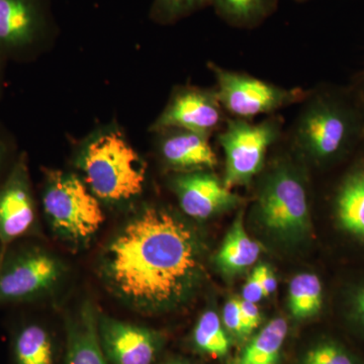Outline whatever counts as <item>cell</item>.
<instances>
[{"instance_id": "cell-1", "label": "cell", "mask_w": 364, "mask_h": 364, "mask_svg": "<svg viewBox=\"0 0 364 364\" xmlns=\"http://www.w3.org/2000/svg\"><path fill=\"white\" fill-rule=\"evenodd\" d=\"M202 245L186 222L164 208H143L102 254L105 284L129 305L158 312L181 305L203 275Z\"/></svg>"}, {"instance_id": "cell-2", "label": "cell", "mask_w": 364, "mask_h": 364, "mask_svg": "<svg viewBox=\"0 0 364 364\" xmlns=\"http://www.w3.org/2000/svg\"><path fill=\"white\" fill-rule=\"evenodd\" d=\"M80 166L85 184L98 200L123 203L143 191L145 163L119 132L93 139L83 150Z\"/></svg>"}, {"instance_id": "cell-3", "label": "cell", "mask_w": 364, "mask_h": 364, "mask_svg": "<svg viewBox=\"0 0 364 364\" xmlns=\"http://www.w3.org/2000/svg\"><path fill=\"white\" fill-rule=\"evenodd\" d=\"M255 214L268 233L282 241L306 238L312 230L305 181L293 165L282 163L261 183Z\"/></svg>"}, {"instance_id": "cell-4", "label": "cell", "mask_w": 364, "mask_h": 364, "mask_svg": "<svg viewBox=\"0 0 364 364\" xmlns=\"http://www.w3.org/2000/svg\"><path fill=\"white\" fill-rule=\"evenodd\" d=\"M43 210L57 234L73 243L90 240L105 222L97 196L74 174L47 170Z\"/></svg>"}, {"instance_id": "cell-5", "label": "cell", "mask_w": 364, "mask_h": 364, "mask_svg": "<svg viewBox=\"0 0 364 364\" xmlns=\"http://www.w3.org/2000/svg\"><path fill=\"white\" fill-rule=\"evenodd\" d=\"M354 112L330 95H316L304 107L294 127L296 146L320 163L335 161L343 156L358 136Z\"/></svg>"}, {"instance_id": "cell-6", "label": "cell", "mask_w": 364, "mask_h": 364, "mask_svg": "<svg viewBox=\"0 0 364 364\" xmlns=\"http://www.w3.org/2000/svg\"><path fill=\"white\" fill-rule=\"evenodd\" d=\"M61 275V264L51 253L36 245H11L0 257V306L36 301L51 291Z\"/></svg>"}, {"instance_id": "cell-7", "label": "cell", "mask_w": 364, "mask_h": 364, "mask_svg": "<svg viewBox=\"0 0 364 364\" xmlns=\"http://www.w3.org/2000/svg\"><path fill=\"white\" fill-rule=\"evenodd\" d=\"M280 133V122L268 119L261 123L234 119L226 123L220 134V145L226 161L224 183L227 188L244 186L259 173L265 156Z\"/></svg>"}, {"instance_id": "cell-8", "label": "cell", "mask_w": 364, "mask_h": 364, "mask_svg": "<svg viewBox=\"0 0 364 364\" xmlns=\"http://www.w3.org/2000/svg\"><path fill=\"white\" fill-rule=\"evenodd\" d=\"M210 67L217 80L215 92L223 109L236 119H248L272 114L306 97L301 88L287 90L248 74L228 70L214 64Z\"/></svg>"}, {"instance_id": "cell-9", "label": "cell", "mask_w": 364, "mask_h": 364, "mask_svg": "<svg viewBox=\"0 0 364 364\" xmlns=\"http://www.w3.org/2000/svg\"><path fill=\"white\" fill-rule=\"evenodd\" d=\"M36 223L37 205L23 152L0 182V257L13 244L32 234Z\"/></svg>"}, {"instance_id": "cell-10", "label": "cell", "mask_w": 364, "mask_h": 364, "mask_svg": "<svg viewBox=\"0 0 364 364\" xmlns=\"http://www.w3.org/2000/svg\"><path fill=\"white\" fill-rule=\"evenodd\" d=\"M48 28L43 0H0V56L23 58L42 42Z\"/></svg>"}, {"instance_id": "cell-11", "label": "cell", "mask_w": 364, "mask_h": 364, "mask_svg": "<svg viewBox=\"0 0 364 364\" xmlns=\"http://www.w3.org/2000/svg\"><path fill=\"white\" fill-rule=\"evenodd\" d=\"M100 343L112 364H153L164 345L161 333L98 316Z\"/></svg>"}, {"instance_id": "cell-12", "label": "cell", "mask_w": 364, "mask_h": 364, "mask_svg": "<svg viewBox=\"0 0 364 364\" xmlns=\"http://www.w3.org/2000/svg\"><path fill=\"white\" fill-rule=\"evenodd\" d=\"M224 112L215 90L183 88L171 98L152 129H181L210 136L222 126Z\"/></svg>"}, {"instance_id": "cell-13", "label": "cell", "mask_w": 364, "mask_h": 364, "mask_svg": "<svg viewBox=\"0 0 364 364\" xmlns=\"http://www.w3.org/2000/svg\"><path fill=\"white\" fill-rule=\"evenodd\" d=\"M172 186L182 210L193 219H208L236 207L241 200L224 181L205 170L178 174Z\"/></svg>"}, {"instance_id": "cell-14", "label": "cell", "mask_w": 364, "mask_h": 364, "mask_svg": "<svg viewBox=\"0 0 364 364\" xmlns=\"http://www.w3.org/2000/svg\"><path fill=\"white\" fill-rule=\"evenodd\" d=\"M160 152L163 160L171 168L181 173L213 169L218 159L208 136L181 129L163 131Z\"/></svg>"}, {"instance_id": "cell-15", "label": "cell", "mask_w": 364, "mask_h": 364, "mask_svg": "<svg viewBox=\"0 0 364 364\" xmlns=\"http://www.w3.org/2000/svg\"><path fill=\"white\" fill-rule=\"evenodd\" d=\"M65 364H109L100 343L97 310L90 301L67 322Z\"/></svg>"}, {"instance_id": "cell-16", "label": "cell", "mask_w": 364, "mask_h": 364, "mask_svg": "<svg viewBox=\"0 0 364 364\" xmlns=\"http://www.w3.org/2000/svg\"><path fill=\"white\" fill-rule=\"evenodd\" d=\"M334 215L340 231L364 245V160L342 179L335 196Z\"/></svg>"}, {"instance_id": "cell-17", "label": "cell", "mask_w": 364, "mask_h": 364, "mask_svg": "<svg viewBox=\"0 0 364 364\" xmlns=\"http://www.w3.org/2000/svg\"><path fill=\"white\" fill-rule=\"evenodd\" d=\"M13 364H54V342L47 328L37 321H23L11 330Z\"/></svg>"}, {"instance_id": "cell-18", "label": "cell", "mask_w": 364, "mask_h": 364, "mask_svg": "<svg viewBox=\"0 0 364 364\" xmlns=\"http://www.w3.org/2000/svg\"><path fill=\"white\" fill-rule=\"evenodd\" d=\"M289 326L282 318H272L246 342L240 354L229 364H280Z\"/></svg>"}, {"instance_id": "cell-19", "label": "cell", "mask_w": 364, "mask_h": 364, "mask_svg": "<svg viewBox=\"0 0 364 364\" xmlns=\"http://www.w3.org/2000/svg\"><path fill=\"white\" fill-rule=\"evenodd\" d=\"M260 253L259 244L248 236L244 228L243 220L239 215L228 232L215 261L225 274L233 275L252 267L259 257Z\"/></svg>"}, {"instance_id": "cell-20", "label": "cell", "mask_w": 364, "mask_h": 364, "mask_svg": "<svg viewBox=\"0 0 364 364\" xmlns=\"http://www.w3.org/2000/svg\"><path fill=\"white\" fill-rule=\"evenodd\" d=\"M324 304V289L321 279L314 273H301L289 287V310L298 320L313 318Z\"/></svg>"}, {"instance_id": "cell-21", "label": "cell", "mask_w": 364, "mask_h": 364, "mask_svg": "<svg viewBox=\"0 0 364 364\" xmlns=\"http://www.w3.org/2000/svg\"><path fill=\"white\" fill-rule=\"evenodd\" d=\"M191 341L196 351L213 358H226L231 350V336L221 318L212 310L203 313L198 318Z\"/></svg>"}, {"instance_id": "cell-22", "label": "cell", "mask_w": 364, "mask_h": 364, "mask_svg": "<svg viewBox=\"0 0 364 364\" xmlns=\"http://www.w3.org/2000/svg\"><path fill=\"white\" fill-rule=\"evenodd\" d=\"M298 364H364V354L344 339L327 335L314 342Z\"/></svg>"}, {"instance_id": "cell-23", "label": "cell", "mask_w": 364, "mask_h": 364, "mask_svg": "<svg viewBox=\"0 0 364 364\" xmlns=\"http://www.w3.org/2000/svg\"><path fill=\"white\" fill-rule=\"evenodd\" d=\"M212 4L228 23L247 28L267 18L274 0H212Z\"/></svg>"}, {"instance_id": "cell-24", "label": "cell", "mask_w": 364, "mask_h": 364, "mask_svg": "<svg viewBox=\"0 0 364 364\" xmlns=\"http://www.w3.org/2000/svg\"><path fill=\"white\" fill-rule=\"evenodd\" d=\"M343 316L352 338L364 345V279L345 289Z\"/></svg>"}, {"instance_id": "cell-25", "label": "cell", "mask_w": 364, "mask_h": 364, "mask_svg": "<svg viewBox=\"0 0 364 364\" xmlns=\"http://www.w3.org/2000/svg\"><path fill=\"white\" fill-rule=\"evenodd\" d=\"M212 4V0H153L151 16L155 21L170 23Z\"/></svg>"}, {"instance_id": "cell-26", "label": "cell", "mask_w": 364, "mask_h": 364, "mask_svg": "<svg viewBox=\"0 0 364 364\" xmlns=\"http://www.w3.org/2000/svg\"><path fill=\"white\" fill-rule=\"evenodd\" d=\"M239 306H240L242 334H243V341L246 343L259 327L261 314L256 304L250 303L245 299H239Z\"/></svg>"}, {"instance_id": "cell-27", "label": "cell", "mask_w": 364, "mask_h": 364, "mask_svg": "<svg viewBox=\"0 0 364 364\" xmlns=\"http://www.w3.org/2000/svg\"><path fill=\"white\" fill-rule=\"evenodd\" d=\"M222 322L230 336L233 337L237 341L244 342L238 299H231L225 305L223 309Z\"/></svg>"}, {"instance_id": "cell-28", "label": "cell", "mask_w": 364, "mask_h": 364, "mask_svg": "<svg viewBox=\"0 0 364 364\" xmlns=\"http://www.w3.org/2000/svg\"><path fill=\"white\" fill-rule=\"evenodd\" d=\"M252 275L259 282L265 296H270L277 291V282L273 272L267 265H259L253 270Z\"/></svg>"}, {"instance_id": "cell-29", "label": "cell", "mask_w": 364, "mask_h": 364, "mask_svg": "<svg viewBox=\"0 0 364 364\" xmlns=\"http://www.w3.org/2000/svg\"><path fill=\"white\" fill-rule=\"evenodd\" d=\"M11 155H13V145L9 136L0 131V182L6 177H1L2 172L7 173L16 161V158L11 159Z\"/></svg>"}, {"instance_id": "cell-30", "label": "cell", "mask_w": 364, "mask_h": 364, "mask_svg": "<svg viewBox=\"0 0 364 364\" xmlns=\"http://www.w3.org/2000/svg\"><path fill=\"white\" fill-rule=\"evenodd\" d=\"M263 298H265V294L262 287H261L258 280L251 274L245 286H244L243 299L250 301V303L257 304Z\"/></svg>"}, {"instance_id": "cell-31", "label": "cell", "mask_w": 364, "mask_h": 364, "mask_svg": "<svg viewBox=\"0 0 364 364\" xmlns=\"http://www.w3.org/2000/svg\"><path fill=\"white\" fill-rule=\"evenodd\" d=\"M162 364H191L188 361L183 360V359H171V360L166 361V363Z\"/></svg>"}, {"instance_id": "cell-32", "label": "cell", "mask_w": 364, "mask_h": 364, "mask_svg": "<svg viewBox=\"0 0 364 364\" xmlns=\"http://www.w3.org/2000/svg\"><path fill=\"white\" fill-rule=\"evenodd\" d=\"M4 58H2L1 56H0V85H1V75H2V61H4Z\"/></svg>"}]
</instances>
